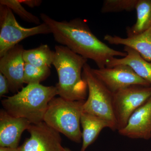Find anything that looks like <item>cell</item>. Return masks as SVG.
<instances>
[{"instance_id": "obj_1", "label": "cell", "mask_w": 151, "mask_h": 151, "mask_svg": "<svg viewBox=\"0 0 151 151\" xmlns=\"http://www.w3.org/2000/svg\"><path fill=\"white\" fill-rule=\"evenodd\" d=\"M40 17L57 42L85 59L93 60L99 68L106 67L108 61L116 56L127 55L125 52L113 49L100 40L82 19L58 21L45 14H40Z\"/></svg>"}, {"instance_id": "obj_2", "label": "cell", "mask_w": 151, "mask_h": 151, "mask_svg": "<svg viewBox=\"0 0 151 151\" xmlns=\"http://www.w3.org/2000/svg\"><path fill=\"white\" fill-rule=\"evenodd\" d=\"M87 59L63 45L55 46L54 65L58 77V95L70 101L85 100L88 86L83 70Z\"/></svg>"}, {"instance_id": "obj_3", "label": "cell", "mask_w": 151, "mask_h": 151, "mask_svg": "<svg viewBox=\"0 0 151 151\" xmlns=\"http://www.w3.org/2000/svg\"><path fill=\"white\" fill-rule=\"evenodd\" d=\"M58 94L56 86L27 84L14 95L1 100V104L11 116L37 124L43 122L49 103Z\"/></svg>"}, {"instance_id": "obj_4", "label": "cell", "mask_w": 151, "mask_h": 151, "mask_svg": "<svg viewBox=\"0 0 151 151\" xmlns=\"http://www.w3.org/2000/svg\"><path fill=\"white\" fill-rule=\"evenodd\" d=\"M85 101L55 97L49 103L43 122L70 140L81 142V118Z\"/></svg>"}, {"instance_id": "obj_5", "label": "cell", "mask_w": 151, "mask_h": 151, "mask_svg": "<svg viewBox=\"0 0 151 151\" xmlns=\"http://www.w3.org/2000/svg\"><path fill=\"white\" fill-rule=\"evenodd\" d=\"M86 63L83 68V78L88 86V96L83 105V111L103 119L109 129L117 130L113 109V93L96 77Z\"/></svg>"}, {"instance_id": "obj_6", "label": "cell", "mask_w": 151, "mask_h": 151, "mask_svg": "<svg viewBox=\"0 0 151 151\" xmlns=\"http://www.w3.org/2000/svg\"><path fill=\"white\" fill-rule=\"evenodd\" d=\"M50 33V28L43 22L32 27L22 26L13 12L6 6L0 4V57L26 38Z\"/></svg>"}, {"instance_id": "obj_7", "label": "cell", "mask_w": 151, "mask_h": 151, "mask_svg": "<svg viewBox=\"0 0 151 151\" xmlns=\"http://www.w3.org/2000/svg\"><path fill=\"white\" fill-rule=\"evenodd\" d=\"M150 97L151 85H132L113 93L117 130L125 128L132 114Z\"/></svg>"}, {"instance_id": "obj_8", "label": "cell", "mask_w": 151, "mask_h": 151, "mask_svg": "<svg viewBox=\"0 0 151 151\" xmlns=\"http://www.w3.org/2000/svg\"><path fill=\"white\" fill-rule=\"evenodd\" d=\"M92 69L96 77L113 93L132 85H151L150 83L137 75L128 65H119L111 68Z\"/></svg>"}, {"instance_id": "obj_9", "label": "cell", "mask_w": 151, "mask_h": 151, "mask_svg": "<svg viewBox=\"0 0 151 151\" xmlns=\"http://www.w3.org/2000/svg\"><path fill=\"white\" fill-rule=\"evenodd\" d=\"M27 131L30 137L19 147V151H64L59 132L44 122L32 124Z\"/></svg>"}, {"instance_id": "obj_10", "label": "cell", "mask_w": 151, "mask_h": 151, "mask_svg": "<svg viewBox=\"0 0 151 151\" xmlns=\"http://www.w3.org/2000/svg\"><path fill=\"white\" fill-rule=\"evenodd\" d=\"M23 46L17 44L0 58V73L8 81L10 90L18 92L23 88L25 62L23 58Z\"/></svg>"}, {"instance_id": "obj_11", "label": "cell", "mask_w": 151, "mask_h": 151, "mask_svg": "<svg viewBox=\"0 0 151 151\" xmlns=\"http://www.w3.org/2000/svg\"><path fill=\"white\" fill-rule=\"evenodd\" d=\"M118 132L131 139H151V97L132 114L126 127Z\"/></svg>"}, {"instance_id": "obj_12", "label": "cell", "mask_w": 151, "mask_h": 151, "mask_svg": "<svg viewBox=\"0 0 151 151\" xmlns=\"http://www.w3.org/2000/svg\"><path fill=\"white\" fill-rule=\"evenodd\" d=\"M27 119L11 116L4 109L0 112V146L18 148L22 133L31 125Z\"/></svg>"}, {"instance_id": "obj_13", "label": "cell", "mask_w": 151, "mask_h": 151, "mask_svg": "<svg viewBox=\"0 0 151 151\" xmlns=\"http://www.w3.org/2000/svg\"><path fill=\"white\" fill-rule=\"evenodd\" d=\"M104 40L111 44L121 45L133 49L144 59L151 63V28L140 34L126 38L106 35Z\"/></svg>"}, {"instance_id": "obj_14", "label": "cell", "mask_w": 151, "mask_h": 151, "mask_svg": "<svg viewBox=\"0 0 151 151\" xmlns=\"http://www.w3.org/2000/svg\"><path fill=\"white\" fill-rule=\"evenodd\" d=\"M124 52L127 55L122 58H114L108 61L106 67L111 68L116 65H128L141 78L151 84V63L144 59L134 50L124 46Z\"/></svg>"}, {"instance_id": "obj_15", "label": "cell", "mask_w": 151, "mask_h": 151, "mask_svg": "<svg viewBox=\"0 0 151 151\" xmlns=\"http://www.w3.org/2000/svg\"><path fill=\"white\" fill-rule=\"evenodd\" d=\"M81 124L82 128V145L81 151H85L94 142L100 132L105 128H109L108 123L103 119L83 111Z\"/></svg>"}, {"instance_id": "obj_16", "label": "cell", "mask_w": 151, "mask_h": 151, "mask_svg": "<svg viewBox=\"0 0 151 151\" xmlns=\"http://www.w3.org/2000/svg\"><path fill=\"white\" fill-rule=\"evenodd\" d=\"M135 9L137 21L132 27L127 28V36L140 34L151 28V0H138Z\"/></svg>"}, {"instance_id": "obj_17", "label": "cell", "mask_w": 151, "mask_h": 151, "mask_svg": "<svg viewBox=\"0 0 151 151\" xmlns=\"http://www.w3.org/2000/svg\"><path fill=\"white\" fill-rule=\"evenodd\" d=\"M55 51L47 45H41L36 48L24 50L23 58L25 63L37 66L50 68L52 64Z\"/></svg>"}, {"instance_id": "obj_18", "label": "cell", "mask_w": 151, "mask_h": 151, "mask_svg": "<svg viewBox=\"0 0 151 151\" xmlns=\"http://www.w3.org/2000/svg\"><path fill=\"white\" fill-rule=\"evenodd\" d=\"M50 74L49 67H37L25 63L24 65V82L27 84H40Z\"/></svg>"}, {"instance_id": "obj_19", "label": "cell", "mask_w": 151, "mask_h": 151, "mask_svg": "<svg viewBox=\"0 0 151 151\" xmlns=\"http://www.w3.org/2000/svg\"><path fill=\"white\" fill-rule=\"evenodd\" d=\"M0 4L7 6L24 21L37 25L41 24L40 19L27 10L19 0H1Z\"/></svg>"}, {"instance_id": "obj_20", "label": "cell", "mask_w": 151, "mask_h": 151, "mask_svg": "<svg viewBox=\"0 0 151 151\" xmlns=\"http://www.w3.org/2000/svg\"><path fill=\"white\" fill-rule=\"evenodd\" d=\"M138 0H105L101 8L103 14L131 12L135 9Z\"/></svg>"}, {"instance_id": "obj_21", "label": "cell", "mask_w": 151, "mask_h": 151, "mask_svg": "<svg viewBox=\"0 0 151 151\" xmlns=\"http://www.w3.org/2000/svg\"><path fill=\"white\" fill-rule=\"evenodd\" d=\"M10 90L9 85L7 79L1 73H0V96L7 94Z\"/></svg>"}, {"instance_id": "obj_22", "label": "cell", "mask_w": 151, "mask_h": 151, "mask_svg": "<svg viewBox=\"0 0 151 151\" xmlns=\"http://www.w3.org/2000/svg\"><path fill=\"white\" fill-rule=\"evenodd\" d=\"M22 4H25L30 8L39 6L41 4L42 1L41 0H19Z\"/></svg>"}, {"instance_id": "obj_23", "label": "cell", "mask_w": 151, "mask_h": 151, "mask_svg": "<svg viewBox=\"0 0 151 151\" xmlns=\"http://www.w3.org/2000/svg\"><path fill=\"white\" fill-rule=\"evenodd\" d=\"M0 151H19L18 148L7 147H0Z\"/></svg>"}, {"instance_id": "obj_24", "label": "cell", "mask_w": 151, "mask_h": 151, "mask_svg": "<svg viewBox=\"0 0 151 151\" xmlns=\"http://www.w3.org/2000/svg\"><path fill=\"white\" fill-rule=\"evenodd\" d=\"M64 151H72L70 149L68 148H64Z\"/></svg>"}]
</instances>
